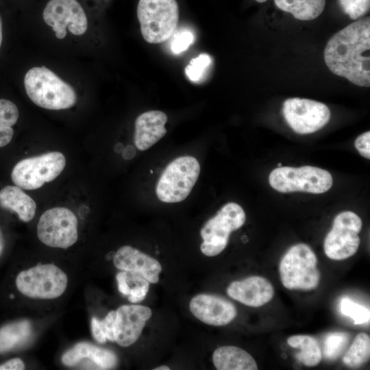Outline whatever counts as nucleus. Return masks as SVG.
I'll list each match as a JSON object with an SVG mask.
<instances>
[{
  "instance_id": "obj_1",
  "label": "nucleus",
  "mask_w": 370,
  "mask_h": 370,
  "mask_svg": "<svg viewBox=\"0 0 370 370\" xmlns=\"http://www.w3.org/2000/svg\"><path fill=\"white\" fill-rule=\"evenodd\" d=\"M370 18L356 20L328 42L324 60L335 75L364 87L370 86Z\"/></svg>"
},
{
  "instance_id": "obj_2",
  "label": "nucleus",
  "mask_w": 370,
  "mask_h": 370,
  "mask_svg": "<svg viewBox=\"0 0 370 370\" xmlns=\"http://www.w3.org/2000/svg\"><path fill=\"white\" fill-rule=\"evenodd\" d=\"M23 82L28 97L40 108L60 110L69 109L76 103L77 97L75 89L45 66L29 69Z\"/></svg>"
},
{
  "instance_id": "obj_3",
  "label": "nucleus",
  "mask_w": 370,
  "mask_h": 370,
  "mask_svg": "<svg viewBox=\"0 0 370 370\" xmlns=\"http://www.w3.org/2000/svg\"><path fill=\"white\" fill-rule=\"evenodd\" d=\"M137 17L145 41L151 44L164 42L177 27V2L176 0H139Z\"/></svg>"
},
{
  "instance_id": "obj_4",
  "label": "nucleus",
  "mask_w": 370,
  "mask_h": 370,
  "mask_svg": "<svg viewBox=\"0 0 370 370\" xmlns=\"http://www.w3.org/2000/svg\"><path fill=\"white\" fill-rule=\"evenodd\" d=\"M317 258L307 245L291 247L282 257L279 272L283 286L291 290L310 291L316 288L320 280Z\"/></svg>"
},
{
  "instance_id": "obj_5",
  "label": "nucleus",
  "mask_w": 370,
  "mask_h": 370,
  "mask_svg": "<svg viewBox=\"0 0 370 370\" xmlns=\"http://www.w3.org/2000/svg\"><path fill=\"white\" fill-rule=\"evenodd\" d=\"M199 173V163L193 156L175 158L167 165L157 182L158 198L165 203L184 200L190 193Z\"/></svg>"
},
{
  "instance_id": "obj_6",
  "label": "nucleus",
  "mask_w": 370,
  "mask_h": 370,
  "mask_svg": "<svg viewBox=\"0 0 370 370\" xmlns=\"http://www.w3.org/2000/svg\"><path fill=\"white\" fill-rule=\"evenodd\" d=\"M269 182L273 189L280 193L320 194L331 188L333 178L328 171L315 166H280L271 172Z\"/></svg>"
},
{
  "instance_id": "obj_7",
  "label": "nucleus",
  "mask_w": 370,
  "mask_h": 370,
  "mask_svg": "<svg viewBox=\"0 0 370 370\" xmlns=\"http://www.w3.org/2000/svg\"><path fill=\"white\" fill-rule=\"evenodd\" d=\"M66 166V158L60 151H51L25 158L14 166L13 183L25 190H35L54 180Z\"/></svg>"
},
{
  "instance_id": "obj_8",
  "label": "nucleus",
  "mask_w": 370,
  "mask_h": 370,
  "mask_svg": "<svg viewBox=\"0 0 370 370\" xmlns=\"http://www.w3.org/2000/svg\"><path fill=\"white\" fill-rule=\"evenodd\" d=\"M245 220V211L240 205L226 204L201 228V252L207 256L219 254L226 247L230 233L242 227Z\"/></svg>"
},
{
  "instance_id": "obj_9",
  "label": "nucleus",
  "mask_w": 370,
  "mask_h": 370,
  "mask_svg": "<svg viewBox=\"0 0 370 370\" xmlns=\"http://www.w3.org/2000/svg\"><path fill=\"white\" fill-rule=\"evenodd\" d=\"M66 273L52 264H38L20 272L16 279L18 290L31 298L55 299L66 288Z\"/></svg>"
},
{
  "instance_id": "obj_10",
  "label": "nucleus",
  "mask_w": 370,
  "mask_h": 370,
  "mask_svg": "<svg viewBox=\"0 0 370 370\" xmlns=\"http://www.w3.org/2000/svg\"><path fill=\"white\" fill-rule=\"evenodd\" d=\"M40 241L51 247L66 249L78 238L77 219L69 209L56 207L46 210L37 225Z\"/></svg>"
},
{
  "instance_id": "obj_11",
  "label": "nucleus",
  "mask_w": 370,
  "mask_h": 370,
  "mask_svg": "<svg viewBox=\"0 0 370 370\" xmlns=\"http://www.w3.org/2000/svg\"><path fill=\"white\" fill-rule=\"evenodd\" d=\"M362 227V220L356 213L344 211L338 214L324 241L326 256L330 259L341 260L354 255L360 245L358 233Z\"/></svg>"
},
{
  "instance_id": "obj_12",
  "label": "nucleus",
  "mask_w": 370,
  "mask_h": 370,
  "mask_svg": "<svg viewBox=\"0 0 370 370\" xmlns=\"http://www.w3.org/2000/svg\"><path fill=\"white\" fill-rule=\"evenodd\" d=\"M42 18L60 40L66 36L68 30L73 35L82 36L88 29L86 14L77 0H49Z\"/></svg>"
},
{
  "instance_id": "obj_13",
  "label": "nucleus",
  "mask_w": 370,
  "mask_h": 370,
  "mask_svg": "<svg viewBox=\"0 0 370 370\" xmlns=\"http://www.w3.org/2000/svg\"><path fill=\"white\" fill-rule=\"evenodd\" d=\"M282 112L290 127L300 134L315 132L330 119V111L326 105L308 99H286L283 104Z\"/></svg>"
},
{
  "instance_id": "obj_14",
  "label": "nucleus",
  "mask_w": 370,
  "mask_h": 370,
  "mask_svg": "<svg viewBox=\"0 0 370 370\" xmlns=\"http://www.w3.org/2000/svg\"><path fill=\"white\" fill-rule=\"evenodd\" d=\"M151 310L139 305H123L116 310L114 341L122 347L134 343L140 336Z\"/></svg>"
},
{
  "instance_id": "obj_15",
  "label": "nucleus",
  "mask_w": 370,
  "mask_h": 370,
  "mask_svg": "<svg viewBox=\"0 0 370 370\" xmlns=\"http://www.w3.org/2000/svg\"><path fill=\"white\" fill-rule=\"evenodd\" d=\"M190 310L201 321L215 326L230 323L237 314L232 303L221 297L208 294L194 297L190 302Z\"/></svg>"
},
{
  "instance_id": "obj_16",
  "label": "nucleus",
  "mask_w": 370,
  "mask_h": 370,
  "mask_svg": "<svg viewBox=\"0 0 370 370\" xmlns=\"http://www.w3.org/2000/svg\"><path fill=\"white\" fill-rule=\"evenodd\" d=\"M227 295L232 299L251 307H260L268 303L274 295L271 282L260 276H251L232 282Z\"/></svg>"
},
{
  "instance_id": "obj_17",
  "label": "nucleus",
  "mask_w": 370,
  "mask_h": 370,
  "mask_svg": "<svg viewBox=\"0 0 370 370\" xmlns=\"http://www.w3.org/2000/svg\"><path fill=\"white\" fill-rule=\"evenodd\" d=\"M114 266L123 271H131L143 275L151 283H157L162 271L160 262L151 256L125 245L119 248L113 258Z\"/></svg>"
},
{
  "instance_id": "obj_18",
  "label": "nucleus",
  "mask_w": 370,
  "mask_h": 370,
  "mask_svg": "<svg viewBox=\"0 0 370 370\" xmlns=\"http://www.w3.org/2000/svg\"><path fill=\"white\" fill-rule=\"evenodd\" d=\"M166 114L160 110H149L140 114L135 121L134 142L140 151L149 149L166 133L164 127Z\"/></svg>"
},
{
  "instance_id": "obj_19",
  "label": "nucleus",
  "mask_w": 370,
  "mask_h": 370,
  "mask_svg": "<svg viewBox=\"0 0 370 370\" xmlns=\"http://www.w3.org/2000/svg\"><path fill=\"white\" fill-rule=\"evenodd\" d=\"M84 358L90 360L99 369H112L117 363L114 353L87 342H81L74 345L63 354L62 361L64 365L72 367Z\"/></svg>"
},
{
  "instance_id": "obj_20",
  "label": "nucleus",
  "mask_w": 370,
  "mask_h": 370,
  "mask_svg": "<svg viewBox=\"0 0 370 370\" xmlns=\"http://www.w3.org/2000/svg\"><path fill=\"white\" fill-rule=\"evenodd\" d=\"M0 206L16 212L24 222L32 220L36 210L34 200L17 186H6L0 190Z\"/></svg>"
},
{
  "instance_id": "obj_21",
  "label": "nucleus",
  "mask_w": 370,
  "mask_h": 370,
  "mask_svg": "<svg viewBox=\"0 0 370 370\" xmlns=\"http://www.w3.org/2000/svg\"><path fill=\"white\" fill-rule=\"evenodd\" d=\"M212 360L218 370H256L257 364L246 351L236 346H222L213 353Z\"/></svg>"
},
{
  "instance_id": "obj_22",
  "label": "nucleus",
  "mask_w": 370,
  "mask_h": 370,
  "mask_svg": "<svg viewBox=\"0 0 370 370\" xmlns=\"http://www.w3.org/2000/svg\"><path fill=\"white\" fill-rule=\"evenodd\" d=\"M32 335V326L27 320L18 321L0 328V354L23 345Z\"/></svg>"
},
{
  "instance_id": "obj_23",
  "label": "nucleus",
  "mask_w": 370,
  "mask_h": 370,
  "mask_svg": "<svg viewBox=\"0 0 370 370\" xmlns=\"http://www.w3.org/2000/svg\"><path fill=\"white\" fill-rule=\"evenodd\" d=\"M116 278L119 292L127 296L131 302H139L145 298L149 282L143 275L136 272L123 271L117 273Z\"/></svg>"
},
{
  "instance_id": "obj_24",
  "label": "nucleus",
  "mask_w": 370,
  "mask_h": 370,
  "mask_svg": "<svg viewBox=\"0 0 370 370\" xmlns=\"http://www.w3.org/2000/svg\"><path fill=\"white\" fill-rule=\"evenodd\" d=\"M280 10L289 12L299 20L309 21L323 11L325 0H274Z\"/></svg>"
},
{
  "instance_id": "obj_25",
  "label": "nucleus",
  "mask_w": 370,
  "mask_h": 370,
  "mask_svg": "<svg viewBox=\"0 0 370 370\" xmlns=\"http://www.w3.org/2000/svg\"><path fill=\"white\" fill-rule=\"evenodd\" d=\"M288 344L300 349L295 354L296 358L307 367L317 366L322 358V352L317 341L309 335H295L289 337Z\"/></svg>"
},
{
  "instance_id": "obj_26",
  "label": "nucleus",
  "mask_w": 370,
  "mask_h": 370,
  "mask_svg": "<svg viewBox=\"0 0 370 370\" xmlns=\"http://www.w3.org/2000/svg\"><path fill=\"white\" fill-rule=\"evenodd\" d=\"M19 116L16 105L6 99H0V147L10 143L14 135L12 126Z\"/></svg>"
},
{
  "instance_id": "obj_27",
  "label": "nucleus",
  "mask_w": 370,
  "mask_h": 370,
  "mask_svg": "<svg viewBox=\"0 0 370 370\" xmlns=\"http://www.w3.org/2000/svg\"><path fill=\"white\" fill-rule=\"evenodd\" d=\"M370 357V338L365 333L358 334L343 358L345 365L357 368L366 362Z\"/></svg>"
},
{
  "instance_id": "obj_28",
  "label": "nucleus",
  "mask_w": 370,
  "mask_h": 370,
  "mask_svg": "<svg viewBox=\"0 0 370 370\" xmlns=\"http://www.w3.org/2000/svg\"><path fill=\"white\" fill-rule=\"evenodd\" d=\"M350 338L349 333L335 332L328 334L324 338L323 354L328 360H335L344 352Z\"/></svg>"
},
{
  "instance_id": "obj_29",
  "label": "nucleus",
  "mask_w": 370,
  "mask_h": 370,
  "mask_svg": "<svg viewBox=\"0 0 370 370\" xmlns=\"http://www.w3.org/2000/svg\"><path fill=\"white\" fill-rule=\"evenodd\" d=\"M116 311H110L103 320L93 317L91 320V330L95 339L104 343L107 340L114 341V321Z\"/></svg>"
},
{
  "instance_id": "obj_30",
  "label": "nucleus",
  "mask_w": 370,
  "mask_h": 370,
  "mask_svg": "<svg viewBox=\"0 0 370 370\" xmlns=\"http://www.w3.org/2000/svg\"><path fill=\"white\" fill-rule=\"evenodd\" d=\"M340 310L343 314L351 317L354 324H362L369 321V309L348 297L341 299Z\"/></svg>"
},
{
  "instance_id": "obj_31",
  "label": "nucleus",
  "mask_w": 370,
  "mask_h": 370,
  "mask_svg": "<svg viewBox=\"0 0 370 370\" xmlns=\"http://www.w3.org/2000/svg\"><path fill=\"white\" fill-rule=\"evenodd\" d=\"M212 63V59L208 54L201 53L186 66V75L191 82H198L206 75Z\"/></svg>"
},
{
  "instance_id": "obj_32",
  "label": "nucleus",
  "mask_w": 370,
  "mask_h": 370,
  "mask_svg": "<svg viewBox=\"0 0 370 370\" xmlns=\"http://www.w3.org/2000/svg\"><path fill=\"white\" fill-rule=\"evenodd\" d=\"M171 37L170 48L175 55L186 51L195 40L193 32L187 28L176 29Z\"/></svg>"
},
{
  "instance_id": "obj_33",
  "label": "nucleus",
  "mask_w": 370,
  "mask_h": 370,
  "mask_svg": "<svg viewBox=\"0 0 370 370\" xmlns=\"http://www.w3.org/2000/svg\"><path fill=\"white\" fill-rule=\"evenodd\" d=\"M343 11L352 19L356 20L369 10L370 0H338Z\"/></svg>"
},
{
  "instance_id": "obj_34",
  "label": "nucleus",
  "mask_w": 370,
  "mask_h": 370,
  "mask_svg": "<svg viewBox=\"0 0 370 370\" xmlns=\"http://www.w3.org/2000/svg\"><path fill=\"white\" fill-rule=\"evenodd\" d=\"M354 145L359 153L367 159H370V132L367 131L356 139Z\"/></svg>"
},
{
  "instance_id": "obj_35",
  "label": "nucleus",
  "mask_w": 370,
  "mask_h": 370,
  "mask_svg": "<svg viewBox=\"0 0 370 370\" xmlns=\"http://www.w3.org/2000/svg\"><path fill=\"white\" fill-rule=\"evenodd\" d=\"M25 365L20 358H13L0 365V370H22Z\"/></svg>"
},
{
  "instance_id": "obj_36",
  "label": "nucleus",
  "mask_w": 370,
  "mask_h": 370,
  "mask_svg": "<svg viewBox=\"0 0 370 370\" xmlns=\"http://www.w3.org/2000/svg\"><path fill=\"white\" fill-rule=\"evenodd\" d=\"M3 40V27H2V21L0 16V48L2 44Z\"/></svg>"
},
{
  "instance_id": "obj_37",
  "label": "nucleus",
  "mask_w": 370,
  "mask_h": 370,
  "mask_svg": "<svg viewBox=\"0 0 370 370\" xmlns=\"http://www.w3.org/2000/svg\"><path fill=\"white\" fill-rule=\"evenodd\" d=\"M3 239L1 232L0 231V254L3 250Z\"/></svg>"
},
{
  "instance_id": "obj_38",
  "label": "nucleus",
  "mask_w": 370,
  "mask_h": 370,
  "mask_svg": "<svg viewBox=\"0 0 370 370\" xmlns=\"http://www.w3.org/2000/svg\"><path fill=\"white\" fill-rule=\"evenodd\" d=\"M169 367L167 366H160L154 369V370H169Z\"/></svg>"
},
{
  "instance_id": "obj_39",
  "label": "nucleus",
  "mask_w": 370,
  "mask_h": 370,
  "mask_svg": "<svg viewBox=\"0 0 370 370\" xmlns=\"http://www.w3.org/2000/svg\"><path fill=\"white\" fill-rule=\"evenodd\" d=\"M256 1L259 3H263V2H265L267 0H256Z\"/></svg>"
},
{
  "instance_id": "obj_40",
  "label": "nucleus",
  "mask_w": 370,
  "mask_h": 370,
  "mask_svg": "<svg viewBox=\"0 0 370 370\" xmlns=\"http://www.w3.org/2000/svg\"><path fill=\"white\" fill-rule=\"evenodd\" d=\"M10 297H11V298H13V297H14V295H10Z\"/></svg>"
},
{
  "instance_id": "obj_41",
  "label": "nucleus",
  "mask_w": 370,
  "mask_h": 370,
  "mask_svg": "<svg viewBox=\"0 0 370 370\" xmlns=\"http://www.w3.org/2000/svg\"><path fill=\"white\" fill-rule=\"evenodd\" d=\"M278 166H281V164H280V163H279V164H278Z\"/></svg>"
}]
</instances>
